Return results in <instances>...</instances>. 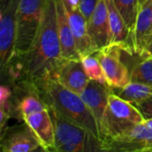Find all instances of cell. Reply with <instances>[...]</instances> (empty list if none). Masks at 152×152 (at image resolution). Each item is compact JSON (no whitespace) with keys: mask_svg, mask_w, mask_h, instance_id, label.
I'll list each match as a JSON object with an SVG mask.
<instances>
[{"mask_svg":"<svg viewBox=\"0 0 152 152\" xmlns=\"http://www.w3.org/2000/svg\"><path fill=\"white\" fill-rule=\"evenodd\" d=\"M20 0H0V65L7 68L15 56L17 15Z\"/></svg>","mask_w":152,"mask_h":152,"instance_id":"6","label":"cell"},{"mask_svg":"<svg viewBox=\"0 0 152 152\" xmlns=\"http://www.w3.org/2000/svg\"><path fill=\"white\" fill-rule=\"evenodd\" d=\"M131 82L152 85V58L143 59L131 71Z\"/></svg>","mask_w":152,"mask_h":152,"instance_id":"20","label":"cell"},{"mask_svg":"<svg viewBox=\"0 0 152 152\" xmlns=\"http://www.w3.org/2000/svg\"><path fill=\"white\" fill-rule=\"evenodd\" d=\"M145 152H152V150H150V151H147Z\"/></svg>","mask_w":152,"mask_h":152,"instance_id":"30","label":"cell"},{"mask_svg":"<svg viewBox=\"0 0 152 152\" xmlns=\"http://www.w3.org/2000/svg\"><path fill=\"white\" fill-rule=\"evenodd\" d=\"M140 110L144 119H152V97L135 105Z\"/></svg>","mask_w":152,"mask_h":152,"instance_id":"22","label":"cell"},{"mask_svg":"<svg viewBox=\"0 0 152 152\" xmlns=\"http://www.w3.org/2000/svg\"><path fill=\"white\" fill-rule=\"evenodd\" d=\"M12 96V91L11 90L4 85H2L0 87V106L5 105L10 101Z\"/></svg>","mask_w":152,"mask_h":152,"instance_id":"23","label":"cell"},{"mask_svg":"<svg viewBox=\"0 0 152 152\" xmlns=\"http://www.w3.org/2000/svg\"><path fill=\"white\" fill-rule=\"evenodd\" d=\"M64 1L67 2L74 9H77L79 6V3H80V0H64Z\"/></svg>","mask_w":152,"mask_h":152,"instance_id":"25","label":"cell"},{"mask_svg":"<svg viewBox=\"0 0 152 152\" xmlns=\"http://www.w3.org/2000/svg\"><path fill=\"white\" fill-rule=\"evenodd\" d=\"M152 39V4L144 6L139 13L135 34L134 51L140 55L146 44Z\"/></svg>","mask_w":152,"mask_h":152,"instance_id":"16","label":"cell"},{"mask_svg":"<svg viewBox=\"0 0 152 152\" xmlns=\"http://www.w3.org/2000/svg\"><path fill=\"white\" fill-rule=\"evenodd\" d=\"M152 150V131L143 122L128 132L102 141V152H145Z\"/></svg>","mask_w":152,"mask_h":152,"instance_id":"7","label":"cell"},{"mask_svg":"<svg viewBox=\"0 0 152 152\" xmlns=\"http://www.w3.org/2000/svg\"><path fill=\"white\" fill-rule=\"evenodd\" d=\"M28 127L45 148L53 150L54 146V126L48 108L23 116Z\"/></svg>","mask_w":152,"mask_h":152,"instance_id":"15","label":"cell"},{"mask_svg":"<svg viewBox=\"0 0 152 152\" xmlns=\"http://www.w3.org/2000/svg\"><path fill=\"white\" fill-rule=\"evenodd\" d=\"M99 2L100 0H80L78 9L87 21L91 17L93 12L94 11Z\"/></svg>","mask_w":152,"mask_h":152,"instance_id":"21","label":"cell"},{"mask_svg":"<svg viewBox=\"0 0 152 152\" xmlns=\"http://www.w3.org/2000/svg\"><path fill=\"white\" fill-rule=\"evenodd\" d=\"M63 4L68 14L69 22L75 38L76 46L80 58L95 53L89 32L87 20L84 17L80 10L74 9L64 0Z\"/></svg>","mask_w":152,"mask_h":152,"instance_id":"13","label":"cell"},{"mask_svg":"<svg viewBox=\"0 0 152 152\" xmlns=\"http://www.w3.org/2000/svg\"><path fill=\"white\" fill-rule=\"evenodd\" d=\"M54 126L53 152H102L101 139L47 108Z\"/></svg>","mask_w":152,"mask_h":152,"instance_id":"3","label":"cell"},{"mask_svg":"<svg viewBox=\"0 0 152 152\" xmlns=\"http://www.w3.org/2000/svg\"><path fill=\"white\" fill-rule=\"evenodd\" d=\"M88 32L96 51L110 46V28L107 0H100L87 21Z\"/></svg>","mask_w":152,"mask_h":152,"instance_id":"11","label":"cell"},{"mask_svg":"<svg viewBox=\"0 0 152 152\" xmlns=\"http://www.w3.org/2000/svg\"><path fill=\"white\" fill-rule=\"evenodd\" d=\"M31 152H53L52 150H50V149H47V148H45V147H43V146H40L39 148H37V150H35V151H33Z\"/></svg>","mask_w":152,"mask_h":152,"instance_id":"26","label":"cell"},{"mask_svg":"<svg viewBox=\"0 0 152 152\" xmlns=\"http://www.w3.org/2000/svg\"><path fill=\"white\" fill-rule=\"evenodd\" d=\"M140 56L143 59H151L152 58V39L146 44L142 52L140 53Z\"/></svg>","mask_w":152,"mask_h":152,"instance_id":"24","label":"cell"},{"mask_svg":"<svg viewBox=\"0 0 152 152\" xmlns=\"http://www.w3.org/2000/svg\"><path fill=\"white\" fill-rule=\"evenodd\" d=\"M143 124H144L150 130H151L152 131V119H145V120L143 121Z\"/></svg>","mask_w":152,"mask_h":152,"instance_id":"27","label":"cell"},{"mask_svg":"<svg viewBox=\"0 0 152 152\" xmlns=\"http://www.w3.org/2000/svg\"><path fill=\"white\" fill-rule=\"evenodd\" d=\"M56 14H57V25H58V32H59V39L61 44V58H66V59L80 58L77 49L75 38L62 0H56Z\"/></svg>","mask_w":152,"mask_h":152,"instance_id":"14","label":"cell"},{"mask_svg":"<svg viewBox=\"0 0 152 152\" xmlns=\"http://www.w3.org/2000/svg\"><path fill=\"white\" fill-rule=\"evenodd\" d=\"M144 120L143 116L134 104L111 91L101 128L102 141L119 136Z\"/></svg>","mask_w":152,"mask_h":152,"instance_id":"4","label":"cell"},{"mask_svg":"<svg viewBox=\"0 0 152 152\" xmlns=\"http://www.w3.org/2000/svg\"><path fill=\"white\" fill-rule=\"evenodd\" d=\"M81 61H82L85 72L90 80H93L102 84L109 86L107 78L102 67V65L100 61L98 60V58L95 56H94V54L81 57Z\"/></svg>","mask_w":152,"mask_h":152,"instance_id":"19","label":"cell"},{"mask_svg":"<svg viewBox=\"0 0 152 152\" xmlns=\"http://www.w3.org/2000/svg\"><path fill=\"white\" fill-rule=\"evenodd\" d=\"M148 0H139V8H140V11L144 7V5L147 4Z\"/></svg>","mask_w":152,"mask_h":152,"instance_id":"28","label":"cell"},{"mask_svg":"<svg viewBox=\"0 0 152 152\" xmlns=\"http://www.w3.org/2000/svg\"><path fill=\"white\" fill-rule=\"evenodd\" d=\"M152 4V0H148V2H147V4L144 5V6H146V5H149V4Z\"/></svg>","mask_w":152,"mask_h":152,"instance_id":"29","label":"cell"},{"mask_svg":"<svg viewBox=\"0 0 152 152\" xmlns=\"http://www.w3.org/2000/svg\"><path fill=\"white\" fill-rule=\"evenodd\" d=\"M117 10L123 18L134 46V34L140 13L139 0H112Z\"/></svg>","mask_w":152,"mask_h":152,"instance_id":"17","label":"cell"},{"mask_svg":"<svg viewBox=\"0 0 152 152\" xmlns=\"http://www.w3.org/2000/svg\"><path fill=\"white\" fill-rule=\"evenodd\" d=\"M46 0H20L17 15L15 56L23 57L30 50L41 26Z\"/></svg>","mask_w":152,"mask_h":152,"instance_id":"5","label":"cell"},{"mask_svg":"<svg viewBox=\"0 0 152 152\" xmlns=\"http://www.w3.org/2000/svg\"><path fill=\"white\" fill-rule=\"evenodd\" d=\"M121 50L118 47L108 46L94 53L111 90H120L131 82V72L121 60Z\"/></svg>","mask_w":152,"mask_h":152,"instance_id":"8","label":"cell"},{"mask_svg":"<svg viewBox=\"0 0 152 152\" xmlns=\"http://www.w3.org/2000/svg\"><path fill=\"white\" fill-rule=\"evenodd\" d=\"M23 58V72L28 81L51 76L56 64L61 58L56 0H46L38 33L30 50Z\"/></svg>","mask_w":152,"mask_h":152,"instance_id":"1","label":"cell"},{"mask_svg":"<svg viewBox=\"0 0 152 152\" xmlns=\"http://www.w3.org/2000/svg\"><path fill=\"white\" fill-rule=\"evenodd\" d=\"M0 140L1 152H31L42 146L25 122L7 127L1 134Z\"/></svg>","mask_w":152,"mask_h":152,"instance_id":"10","label":"cell"},{"mask_svg":"<svg viewBox=\"0 0 152 152\" xmlns=\"http://www.w3.org/2000/svg\"><path fill=\"white\" fill-rule=\"evenodd\" d=\"M49 77L54 78L61 85L78 95L84 91L90 81L80 58H61Z\"/></svg>","mask_w":152,"mask_h":152,"instance_id":"9","label":"cell"},{"mask_svg":"<svg viewBox=\"0 0 152 152\" xmlns=\"http://www.w3.org/2000/svg\"><path fill=\"white\" fill-rule=\"evenodd\" d=\"M116 94L135 106L152 97V85L131 82Z\"/></svg>","mask_w":152,"mask_h":152,"instance_id":"18","label":"cell"},{"mask_svg":"<svg viewBox=\"0 0 152 152\" xmlns=\"http://www.w3.org/2000/svg\"><path fill=\"white\" fill-rule=\"evenodd\" d=\"M25 86L47 108L54 109L64 118L86 128L102 142L96 119L78 94L67 89L52 77L28 81Z\"/></svg>","mask_w":152,"mask_h":152,"instance_id":"2","label":"cell"},{"mask_svg":"<svg viewBox=\"0 0 152 152\" xmlns=\"http://www.w3.org/2000/svg\"><path fill=\"white\" fill-rule=\"evenodd\" d=\"M111 91L112 90L109 86L90 80L84 91L79 95L96 119L100 131L106 114L109 96Z\"/></svg>","mask_w":152,"mask_h":152,"instance_id":"12","label":"cell"}]
</instances>
